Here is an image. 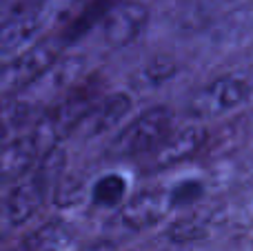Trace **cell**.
<instances>
[{
    "label": "cell",
    "mask_w": 253,
    "mask_h": 251,
    "mask_svg": "<svg viewBox=\"0 0 253 251\" xmlns=\"http://www.w3.org/2000/svg\"><path fill=\"white\" fill-rule=\"evenodd\" d=\"M62 167H65V149L60 145L42 151L31 171L16 180V185L0 205V229H16L25 225L31 216H36L51 191L53 182L62 176Z\"/></svg>",
    "instance_id": "cell-1"
},
{
    "label": "cell",
    "mask_w": 253,
    "mask_h": 251,
    "mask_svg": "<svg viewBox=\"0 0 253 251\" xmlns=\"http://www.w3.org/2000/svg\"><path fill=\"white\" fill-rule=\"evenodd\" d=\"M171 114L169 107H153V109L140 114L133 123H129L125 129L116 133V138L107 147L109 158H131L153 151L167 136L171 129Z\"/></svg>",
    "instance_id": "cell-2"
},
{
    "label": "cell",
    "mask_w": 253,
    "mask_h": 251,
    "mask_svg": "<svg viewBox=\"0 0 253 251\" xmlns=\"http://www.w3.org/2000/svg\"><path fill=\"white\" fill-rule=\"evenodd\" d=\"M62 40L47 38L31 44L27 51L16 56L2 71H0V91L13 93L34 84L40 80L58 60V53L62 49Z\"/></svg>",
    "instance_id": "cell-3"
},
{
    "label": "cell",
    "mask_w": 253,
    "mask_h": 251,
    "mask_svg": "<svg viewBox=\"0 0 253 251\" xmlns=\"http://www.w3.org/2000/svg\"><path fill=\"white\" fill-rule=\"evenodd\" d=\"M44 25L42 4L20 0L11 9L0 13V53H13L40 34Z\"/></svg>",
    "instance_id": "cell-4"
},
{
    "label": "cell",
    "mask_w": 253,
    "mask_h": 251,
    "mask_svg": "<svg viewBox=\"0 0 253 251\" xmlns=\"http://www.w3.org/2000/svg\"><path fill=\"white\" fill-rule=\"evenodd\" d=\"M149 11L140 2H123L111 9L102 22V36L109 47H125L133 42L147 27Z\"/></svg>",
    "instance_id": "cell-5"
},
{
    "label": "cell",
    "mask_w": 253,
    "mask_h": 251,
    "mask_svg": "<svg viewBox=\"0 0 253 251\" xmlns=\"http://www.w3.org/2000/svg\"><path fill=\"white\" fill-rule=\"evenodd\" d=\"M42 156V147L31 133V129L22 131L20 136L11 138L0 147V180L16 182L25 173L31 171L38 158Z\"/></svg>",
    "instance_id": "cell-6"
},
{
    "label": "cell",
    "mask_w": 253,
    "mask_h": 251,
    "mask_svg": "<svg viewBox=\"0 0 253 251\" xmlns=\"http://www.w3.org/2000/svg\"><path fill=\"white\" fill-rule=\"evenodd\" d=\"M129 109H131V98L126 93H116V96H109L105 100H96L89 107L87 114L80 118L76 129L84 138H93L98 133H105L107 129L116 127Z\"/></svg>",
    "instance_id": "cell-7"
},
{
    "label": "cell",
    "mask_w": 253,
    "mask_h": 251,
    "mask_svg": "<svg viewBox=\"0 0 253 251\" xmlns=\"http://www.w3.org/2000/svg\"><path fill=\"white\" fill-rule=\"evenodd\" d=\"M245 93H247V89L242 80L233 78V76L220 78L193 100L191 114L205 116V114H218V111L231 109V107H236L245 98Z\"/></svg>",
    "instance_id": "cell-8"
},
{
    "label": "cell",
    "mask_w": 253,
    "mask_h": 251,
    "mask_svg": "<svg viewBox=\"0 0 253 251\" xmlns=\"http://www.w3.org/2000/svg\"><path fill=\"white\" fill-rule=\"evenodd\" d=\"M207 140V133L205 129L200 127H187V129H180L175 131L173 136H167L160 145L156 147V167L158 169H165L169 165H175L180 160H187L191 158L196 151L202 149Z\"/></svg>",
    "instance_id": "cell-9"
},
{
    "label": "cell",
    "mask_w": 253,
    "mask_h": 251,
    "mask_svg": "<svg viewBox=\"0 0 253 251\" xmlns=\"http://www.w3.org/2000/svg\"><path fill=\"white\" fill-rule=\"evenodd\" d=\"M162 218V198L153 191L135 196L118 213V225L126 231H142Z\"/></svg>",
    "instance_id": "cell-10"
},
{
    "label": "cell",
    "mask_w": 253,
    "mask_h": 251,
    "mask_svg": "<svg viewBox=\"0 0 253 251\" xmlns=\"http://www.w3.org/2000/svg\"><path fill=\"white\" fill-rule=\"evenodd\" d=\"M36 118L38 116H36L34 105L25 100H9L0 105V147L27 131Z\"/></svg>",
    "instance_id": "cell-11"
},
{
    "label": "cell",
    "mask_w": 253,
    "mask_h": 251,
    "mask_svg": "<svg viewBox=\"0 0 253 251\" xmlns=\"http://www.w3.org/2000/svg\"><path fill=\"white\" fill-rule=\"evenodd\" d=\"M71 231L62 222H47L22 240L20 251H60L69 243Z\"/></svg>",
    "instance_id": "cell-12"
},
{
    "label": "cell",
    "mask_w": 253,
    "mask_h": 251,
    "mask_svg": "<svg viewBox=\"0 0 253 251\" xmlns=\"http://www.w3.org/2000/svg\"><path fill=\"white\" fill-rule=\"evenodd\" d=\"M126 191L125 180L118 176V173H109V176H102L100 180L93 187V203L100 205V207H116V205L123 200Z\"/></svg>",
    "instance_id": "cell-13"
},
{
    "label": "cell",
    "mask_w": 253,
    "mask_h": 251,
    "mask_svg": "<svg viewBox=\"0 0 253 251\" xmlns=\"http://www.w3.org/2000/svg\"><path fill=\"white\" fill-rule=\"evenodd\" d=\"M167 236H169V240H173V243H178V245L193 243V240L207 236V225L202 220H198V218H182V220L173 222V225L169 227Z\"/></svg>",
    "instance_id": "cell-14"
},
{
    "label": "cell",
    "mask_w": 253,
    "mask_h": 251,
    "mask_svg": "<svg viewBox=\"0 0 253 251\" xmlns=\"http://www.w3.org/2000/svg\"><path fill=\"white\" fill-rule=\"evenodd\" d=\"M87 4H89V0H51L49 7H42V13H44V20L49 18L53 22H69Z\"/></svg>",
    "instance_id": "cell-15"
},
{
    "label": "cell",
    "mask_w": 253,
    "mask_h": 251,
    "mask_svg": "<svg viewBox=\"0 0 253 251\" xmlns=\"http://www.w3.org/2000/svg\"><path fill=\"white\" fill-rule=\"evenodd\" d=\"M173 74H175V62L167 56L153 58L142 69V78L147 80L149 84H160V83H165V80H169Z\"/></svg>",
    "instance_id": "cell-16"
},
{
    "label": "cell",
    "mask_w": 253,
    "mask_h": 251,
    "mask_svg": "<svg viewBox=\"0 0 253 251\" xmlns=\"http://www.w3.org/2000/svg\"><path fill=\"white\" fill-rule=\"evenodd\" d=\"M205 194V185L198 180H184L180 182L178 187H175L173 191H171L169 196V203L173 205V207H184V205H191L196 203L200 196Z\"/></svg>",
    "instance_id": "cell-17"
}]
</instances>
